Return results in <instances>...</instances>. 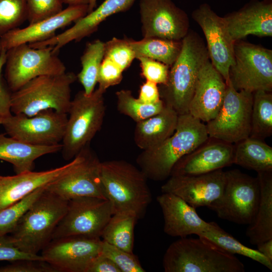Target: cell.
<instances>
[{"label": "cell", "mask_w": 272, "mask_h": 272, "mask_svg": "<svg viewBox=\"0 0 272 272\" xmlns=\"http://www.w3.org/2000/svg\"><path fill=\"white\" fill-rule=\"evenodd\" d=\"M209 137L206 124L189 113L178 115L173 134L160 145L143 150L136 162L147 179L163 181L170 176L177 161L191 153Z\"/></svg>", "instance_id": "1"}, {"label": "cell", "mask_w": 272, "mask_h": 272, "mask_svg": "<svg viewBox=\"0 0 272 272\" xmlns=\"http://www.w3.org/2000/svg\"><path fill=\"white\" fill-rule=\"evenodd\" d=\"M207 46L195 32L189 30L182 39L179 56L170 67L168 79L159 88L161 99L178 115L188 113L199 72L209 60Z\"/></svg>", "instance_id": "2"}, {"label": "cell", "mask_w": 272, "mask_h": 272, "mask_svg": "<svg viewBox=\"0 0 272 272\" xmlns=\"http://www.w3.org/2000/svg\"><path fill=\"white\" fill-rule=\"evenodd\" d=\"M67 205V200L44 188L10 235L0 239L24 252L38 254L52 240L54 231L65 215Z\"/></svg>", "instance_id": "3"}, {"label": "cell", "mask_w": 272, "mask_h": 272, "mask_svg": "<svg viewBox=\"0 0 272 272\" xmlns=\"http://www.w3.org/2000/svg\"><path fill=\"white\" fill-rule=\"evenodd\" d=\"M101 181L113 214L129 213L142 218L152 201V194L143 172L121 160L101 162Z\"/></svg>", "instance_id": "4"}, {"label": "cell", "mask_w": 272, "mask_h": 272, "mask_svg": "<svg viewBox=\"0 0 272 272\" xmlns=\"http://www.w3.org/2000/svg\"><path fill=\"white\" fill-rule=\"evenodd\" d=\"M165 272H244L243 262L208 239L186 237L172 242L163 258Z\"/></svg>", "instance_id": "5"}, {"label": "cell", "mask_w": 272, "mask_h": 272, "mask_svg": "<svg viewBox=\"0 0 272 272\" xmlns=\"http://www.w3.org/2000/svg\"><path fill=\"white\" fill-rule=\"evenodd\" d=\"M77 80V75L70 72L36 77L12 93L11 111L29 117L49 109L67 114L71 85Z\"/></svg>", "instance_id": "6"}, {"label": "cell", "mask_w": 272, "mask_h": 272, "mask_svg": "<svg viewBox=\"0 0 272 272\" xmlns=\"http://www.w3.org/2000/svg\"><path fill=\"white\" fill-rule=\"evenodd\" d=\"M104 93L98 88L90 95L80 91L72 100L61 144L65 160H72L89 146L100 129L106 109Z\"/></svg>", "instance_id": "7"}, {"label": "cell", "mask_w": 272, "mask_h": 272, "mask_svg": "<svg viewBox=\"0 0 272 272\" xmlns=\"http://www.w3.org/2000/svg\"><path fill=\"white\" fill-rule=\"evenodd\" d=\"M225 176L222 195L208 208L220 219L238 224H250L260 199V185L257 177L238 169L225 171Z\"/></svg>", "instance_id": "8"}, {"label": "cell", "mask_w": 272, "mask_h": 272, "mask_svg": "<svg viewBox=\"0 0 272 272\" xmlns=\"http://www.w3.org/2000/svg\"><path fill=\"white\" fill-rule=\"evenodd\" d=\"M58 52L51 46L36 48L26 43L8 50L5 77L11 91H17L36 77L65 73V66Z\"/></svg>", "instance_id": "9"}, {"label": "cell", "mask_w": 272, "mask_h": 272, "mask_svg": "<svg viewBox=\"0 0 272 272\" xmlns=\"http://www.w3.org/2000/svg\"><path fill=\"white\" fill-rule=\"evenodd\" d=\"M229 80L237 91H272V50L252 43L236 41Z\"/></svg>", "instance_id": "10"}, {"label": "cell", "mask_w": 272, "mask_h": 272, "mask_svg": "<svg viewBox=\"0 0 272 272\" xmlns=\"http://www.w3.org/2000/svg\"><path fill=\"white\" fill-rule=\"evenodd\" d=\"M252 102V93L236 90L229 81L219 112L206 124L209 138L234 144L249 137Z\"/></svg>", "instance_id": "11"}, {"label": "cell", "mask_w": 272, "mask_h": 272, "mask_svg": "<svg viewBox=\"0 0 272 272\" xmlns=\"http://www.w3.org/2000/svg\"><path fill=\"white\" fill-rule=\"evenodd\" d=\"M112 215L107 199L95 196L72 198L68 201L66 212L56 226L52 240L68 236L101 238Z\"/></svg>", "instance_id": "12"}, {"label": "cell", "mask_w": 272, "mask_h": 272, "mask_svg": "<svg viewBox=\"0 0 272 272\" xmlns=\"http://www.w3.org/2000/svg\"><path fill=\"white\" fill-rule=\"evenodd\" d=\"M72 167L46 185V190L69 201L80 196L106 198L101 178V162L90 146L74 158Z\"/></svg>", "instance_id": "13"}, {"label": "cell", "mask_w": 272, "mask_h": 272, "mask_svg": "<svg viewBox=\"0 0 272 272\" xmlns=\"http://www.w3.org/2000/svg\"><path fill=\"white\" fill-rule=\"evenodd\" d=\"M67 116L49 109L30 117L12 114L0 119V125L9 136L16 139L33 145L50 146L62 141Z\"/></svg>", "instance_id": "14"}, {"label": "cell", "mask_w": 272, "mask_h": 272, "mask_svg": "<svg viewBox=\"0 0 272 272\" xmlns=\"http://www.w3.org/2000/svg\"><path fill=\"white\" fill-rule=\"evenodd\" d=\"M139 8L143 38L179 41L189 31L186 13L172 0H141Z\"/></svg>", "instance_id": "15"}, {"label": "cell", "mask_w": 272, "mask_h": 272, "mask_svg": "<svg viewBox=\"0 0 272 272\" xmlns=\"http://www.w3.org/2000/svg\"><path fill=\"white\" fill-rule=\"evenodd\" d=\"M102 240L68 236L51 240L41 255L55 271L87 272L101 252Z\"/></svg>", "instance_id": "16"}, {"label": "cell", "mask_w": 272, "mask_h": 272, "mask_svg": "<svg viewBox=\"0 0 272 272\" xmlns=\"http://www.w3.org/2000/svg\"><path fill=\"white\" fill-rule=\"evenodd\" d=\"M201 28L207 42L210 61L221 75L226 85L229 82V69L234 62V43L223 17L217 15L207 3L201 4L191 14Z\"/></svg>", "instance_id": "17"}, {"label": "cell", "mask_w": 272, "mask_h": 272, "mask_svg": "<svg viewBox=\"0 0 272 272\" xmlns=\"http://www.w3.org/2000/svg\"><path fill=\"white\" fill-rule=\"evenodd\" d=\"M225 181L222 169L199 175L170 176L161 191L178 196L195 209L208 208L222 195Z\"/></svg>", "instance_id": "18"}, {"label": "cell", "mask_w": 272, "mask_h": 272, "mask_svg": "<svg viewBox=\"0 0 272 272\" xmlns=\"http://www.w3.org/2000/svg\"><path fill=\"white\" fill-rule=\"evenodd\" d=\"M88 5L69 6L57 14L47 19L17 28L0 37V51L22 44L45 41L55 35L56 31L88 14Z\"/></svg>", "instance_id": "19"}, {"label": "cell", "mask_w": 272, "mask_h": 272, "mask_svg": "<svg viewBox=\"0 0 272 272\" xmlns=\"http://www.w3.org/2000/svg\"><path fill=\"white\" fill-rule=\"evenodd\" d=\"M234 150L233 144L209 138L194 151L179 159L170 176L202 174L231 166L233 164Z\"/></svg>", "instance_id": "20"}, {"label": "cell", "mask_w": 272, "mask_h": 272, "mask_svg": "<svg viewBox=\"0 0 272 272\" xmlns=\"http://www.w3.org/2000/svg\"><path fill=\"white\" fill-rule=\"evenodd\" d=\"M226 88L223 78L208 60L199 72L188 113L203 122L210 121L220 109Z\"/></svg>", "instance_id": "21"}, {"label": "cell", "mask_w": 272, "mask_h": 272, "mask_svg": "<svg viewBox=\"0 0 272 272\" xmlns=\"http://www.w3.org/2000/svg\"><path fill=\"white\" fill-rule=\"evenodd\" d=\"M163 213L164 231L172 237L201 236L209 230L212 222L200 218L192 207L180 197L170 193H162L157 197Z\"/></svg>", "instance_id": "22"}, {"label": "cell", "mask_w": 272, "mask_h": 272, "mask_svg": "<svg viewBox=\"0 0 272 272\" xmlns=\"http://www.w3.org/2000/svg\"><path fill=\"white\" fill-rule=\"evenodd\" d=\"M223 18L234 42L248 35L272 36V0H251Z\"/></svg>", "instance_id": "23"}, {"label": "cell", "mask_w": 272, "mask_h": 272, "mask_svg": "<svg viewBox=\"0 0 272 272\" xmlns=\"http://www.w3.org/2000/svg\"><path fill=\"white\" fill-rule=\"evenodd\" d=\"M136 0H103L92 11L80 18L75 24L63 31L45 41L32 43L33 48L52 47L56 51L72 41L79 42L95 32L99 25L113 14L128 10Z\"/></svg>", "instance_id": "24"}, {"label": "cell", "mask_w": 272, "mask_h": 272, "mask_svg": "<svg viewBox=\"0 0 272 272\" xmlns=\"http://www.w3.org/2000/svg\"><path fill=\"white\" fill-rule=\"evenodd\" d=\"M74 159L57 168L45 171H28L13 176L0 175V211L11 206L66 173Z\"/></svg>", "instance_id": "25"}, {"label": "cell", "mask_w": 272, "mask_h": 272, "mask_svg": "<svg viewBox=\"0 0 272 272\" xmlns=\"http://www.w3.org/2000/svg\"><path fill=\"white\" fill-rule=\"evenodd\" d=\"M178 114L165 105L159 113L136 123L134 132L135 145L146 150L160 145L174 132Z\"/></svg>", "instance_id": "26"}, {"label": "cell", "mask_w": 272, "mask_h": 272, "mask_svg": "<svg viewBox=\"0 0 272 272\" xmlns=\"http://www.w3.org/2000/svg\"><path fill=\"white\" fill-rule=\"evenodd\" d=\"M62 144L31 145L0 133V160L11 163L16 174L33 171L34 162L45 155L60 151Z\"/></svg>", "instance_id": "27"}, {"label": "cell", "mask_w": 272, "mask_h": 272, "mask_svg": "<svg viewBox=\"0 0 272 272\" xmlns=\"http://www.w3.org/2000/svg\"><path fill=\"white\" fill-rule=\"evenodd\" d=\"M257 173L260 199L254 219L246 231L250 243L255 245L272 239V171Z\"/></svg>", "instance_id": "28"}, {"label": "cell", "mask_w": 272, "mask_h": 272, "mask_svg": "<svg viewBox=\"0 0 272 272\" xmlns=\"http://www.w3.org/2000/svg\"><path fill=\"white\" fill-rule=\"evenodd\" d=\"M235 144L233 164L257 172L272 171V147L250 137Z\"/></svg>", "instance_id": "29"}, {"label": "cell", "mask_w": 272, "mask_h": 272, "mask_svg": "<svg viewBox=\"0 0 272 272\" xmlns=\"http://www.w3.org/2000/svg\"><path fill=\"white\" fill-rule=\"evenodd\" d=\"M128 41L134 52L135 58L139 57L149 58L169 67L177 58L182 47V40L155 37L143 38L140 40L128 39Z\"/></svg>", "instance_id": "30"}, {"label": "cell", "mask_w": 272, "mask_h": 272, "mask_svg": "<svg viewBox=\"0 0 272 272\" xmlns=\"http://www.w3.org/2000/svg\"><path fill=\"white\" fill-rule=\"evenodd\" d=\"M138 220L131 213L114 214L105 227L101 238L110 244L133 252L134 228Z\"/></svg>", "instance_id": "31"}, {"label": "cell", "mask_w": 272, "mask_h": 272, "mask_svg": "<svg viewBox=\"0 0 272 272\" xmlns=\"http://www.w3.org/2000/svg\"><path fill=\"white\" fill-rule=\"evenodd\" d=\"M105 42L99 39L86 44L80 58L82 70L77 75L87 95L91 94L98 83V74L104 56Z\"/></svg>", "instance_id": "32"}, {"label": "cell", "mask_w": 272, "mask_h": 272, "mask_svg": "<svg viewBox=\"0 0 272 272\" xmlns=\"http://www.w3.org/2000/svg\"><path fill=\"white\" fill-rule=\"evenodd\" d=\"M198 237L208 239L230 253L247 257L264 265L270 270H272V261L257 250L242 244L214 222H212L211 229Z\"/></svg>", "instance_id": "33"}, {"label": "cell", "mask_w": 272, "mask_h": 272, "mask_svg": "<svg viewBox=\"0 0 272 272\" xmlns=\"http://www.w3.org/2000/svg\"><path fill=\"white\" fill-rule=\"evenodd\" d=\"M272 134V93L264 90L253 93L250 138L264 140Z\"/></svg>", "instance_id": "34"}, {"label": "cell", "mask_w": 272, "mask_h": 272, "mask_svg": "<svg viewBox=\"0 0 272 272\" xmlns=\"http://www.w3.org/2000/svg\"><path fill=\"white\" fill-rule=\"evenodd\" d=\"M118 111L131 118L136 123L160 112L165 106L161 99L154 104H147L135 98L129 90H121L116 93Z\"/></svg>", "instance_id": "35"}, {"label": "cell", "mask_w": 272, "mask_h": 272, "mask_svg": "<svg viewBox=\"0 0 272 272\" xmlns=\"http://www.w3.org/2000/svg\"><path fill=\"white\" fill-rule=\"evenodd\" d=\"M41 187L18 202L0 211V238L11 233L22 216L44 190Z\"/></svg>", "instance_id": "36"}, {"label": "cell", "mask_w": 272, "mask_h": 272, "mask_svg": "<svg viewBox=\"0 0 272 272\" xmlns=\"http://www.w3.org/2000/svg\"><path fill=\"white\" fill-rule=\"evenodd\" d=\"M26 20V0H0V37Z\"/></svg>", "instance_id": "37"}, {"label": "cell", "mask_w": 272, "mask_h": 272, "mask_svg": "<svg viewBox=\"0 0 272 272\" xmlns=\"http://www.w3.org/2000/svg\"><path fill=\"white\" fill-rule=\"evenodd\" d=\"M100 253L110 259L120 272H145L138 257L129 252L102 240Z\"/></svg>", "instance_id": "38"}, {"label": "cell", "mask_w": 272, "mask_h": 272, "mask_svg": "<svg viewBox=\"0 0 272 272\" xmlns=\"http://www.w3.org/2000/svg\"><path fill=\"white\" fill-rule=\"evenodd\" d=\"M115 63L123 72L135 58L127 38H113L105 42L104 56Z\"/></svg>", "instance_id": "39"}, {"label": "cell", "mask_w": 272, "mask_h": 272, "mask_svg": "<svg viewBox=\"0 0 272 272\" xmlns=\"http://www.w3.org/2000/svg\"><path fill=\"white\" fill-rule=\"evenodd\" d=\"M61 0H26L29 24L53 16L63 10Z\"/></svg>", "instance_id": "40"}, {"label": "cell", "mask_w": 272, "mask_h": 272, "mask_svg": "<svg viewBox=\"0 0 272 272\" xmlns=\"http://www.w3.org/2000/svg\"><path fill=\"white\" fill-rule=\"evenodd\" d=\"M140 62L141 74L146 81L159 85L165 84L168 79L170 67L167 65L145 57L137 58Z\"/></svg>", "instance_id": "41"}, {"label": "cell", "mask_w": 272, "mask_h": 272, "mask_svg": "<svg viewBox=\"0 0 272 272\" xmlns=\"http://www.w3.org/2000/svg\"><path fill=\"white\" fill-rule=\"evenodd\" d=\"M122 72L115 63L104 57L98 74V88L105 92L109 87L119 84L122 79Z\"/></svg>", "instance_id": "42"}, {"label": "cell", "mask_w": 272, "mask_h": 272, "mask_svg": "<svg viewBox=\"0 0 272 272\" xmlns=\"http://www.w3.org/2000/svg\"><path fill=\"white\" fill-rule=\"evenodd\" d=\"M0 267V272H55L44 261L20 260Z\"/></svg>", "instance_id": "43"}, {"label": "cell", "mask_w": 272, "mask_h": 272, "mask_svg": "<svg viewBox=\"0 0 272 272\" xmlns=\"http://www.w3.org/2000/svg\"><path fill=\"white\" fill-rule=\"evenodd\" d=\"M6 60V51H0V119L11 116L12 92L2 76V70Z\"/></svg>", "instance_id": "44"}, {"label": "cell", "mask_w": 272, "mask_h": 272, "mask_svg": "<svg viewBox=\"0 0 272 272\" xmlns=\"http://www.w3.org/2000/svg\"><path fill=\"white\" fill-rule=\"evenodd\" d=\"M20 260L44 261L41 255L24 252L13 245L0 239V261H15Z\"/></svg>", "instance_id": "45"}, {"label": "cell", "mask_w": 272, "mask_h": 272, "mask_svg": "<svg viewBox=\"0 0 272 272\" xmlns=\"http://www.w3.org/2000/svg\"><path fill=\"white\" fill-rule=\"evenodd\" d=\"M138 98L147 104H154L159 102L161 98L157 84L146 81L140 87Z\"/></svg>", "instance_id": "46"}, {"label": "cell", "mask_w": 272, "mask_h": 272, "mask_svg": "<svg viewBox=\"0 0 272 272\" xmlns=\"http://www.w3.org/2000/svg\"><path fill=\"white\" fill-rule=\"evenodd\" d=\"M87 272H120V270L110 259L100 253L92 262Z\"/></svg>", "instance_id": "47"}, {"label": "cell", "mask_w": 272, "mask_h": 272, "mask_svg": "<svg viewBox=\"0 0 272 272\" xmlns=\"http://www.w3.org/2000/svg\"><path fill=\"white\" fill-rule=\"evenodd\" d=\"M257 250L272 261V239L258 243Z\"/></svg>", "instance_id": "48"}, {"label": "cell", "mask_w": 272, "mask_h": 272, "mask_svg": "<svg viewBox=\"0 0 272 272\" xmlns=\"http://www.w3.org/2000/svg\"><path fill=\"white\" fill-rule=\"evenodd\" d=\"M63 3L69 6L88 5L89 0H61Z\"/></svg>", "instance_id": "49"}, {"label": "cell", "mask_w": 272, "mask_h": 272, "mask_svg": "<svg viewBox=\"0 0 272 272\" xmlns=\"http://www.w3.org/2000/svg\"><path fill=\"white\" fill-rule=\"evenodd\" d=\"M97 0H89L88 13L92 11L96 7Z\"/></svg>", "instance_id": "50"}, {"label": "cell", "mask_w": 272, "mask_h": 272, "mask_svg": "<svg viewBox=\"0 0 272 272\" xmlns=\"http://www.w3.org/2000/svg\"><path fill=\"white\" fill-rule=\"evenodd\" d=\"M265 1H268V0H265Z\"/></svg>", "instance_id": "51"}]
</instances>
